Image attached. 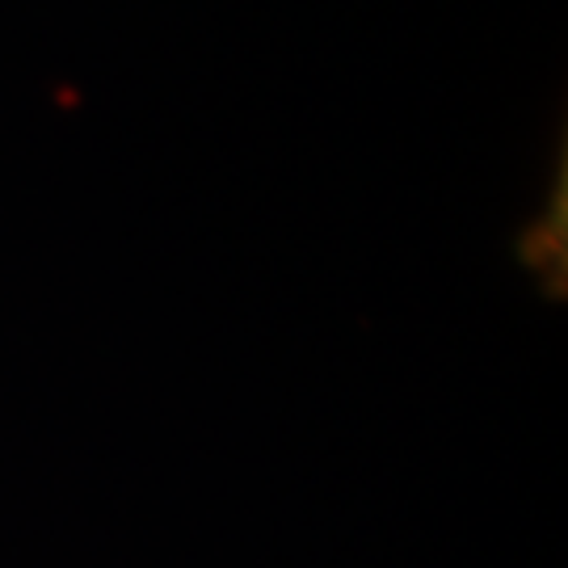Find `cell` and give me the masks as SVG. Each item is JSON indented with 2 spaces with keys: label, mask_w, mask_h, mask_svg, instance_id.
I'll return each instance as SVG.
<instances>
[{
  "label": "cell",
  "mask_w": 568,
  "mask_h": 568,
  "mask_svg": "<svg viewBox=\"0 0 568 568\" xmlns=\"http://www.w3.org/2000/svg\"><path fill=\"white\" fill-rule=\"evenodd\" d=\"M518 248H523V262L544 274V286L560 295L556 278L565 283V169L556 178V194L548 199V211L527 227Z\"/></svg>",
  "instance_id": "obj_1"
}]
</instances>
